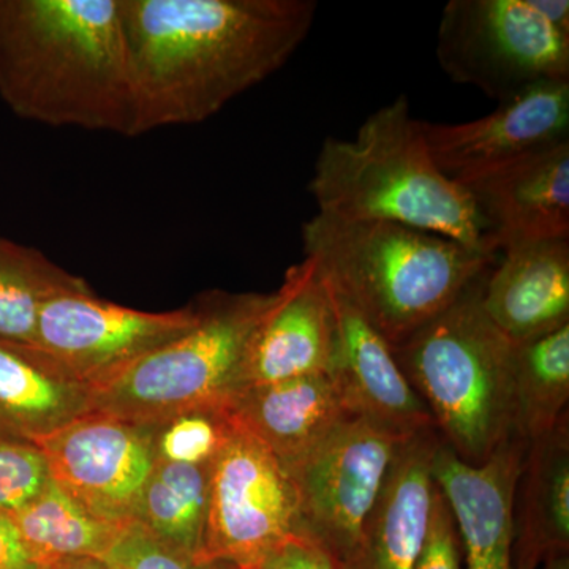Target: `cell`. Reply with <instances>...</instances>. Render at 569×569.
I'll return each instance as SVG.
<instances>
[{
  "label": "cell",
  "instance_id": "6da1fadb",
  "mask_svg": "<svg viewBox=\"0 0 569 569\" xmlns=\"http://www.w3.org/2000/svg\"><path fill=\"white\" fill-rule=\"evenodd\" d=\"M313 0H121L130 137L208 121L301 47Z\"/></svg>",
  "mask_w": 569,
  "mask_h": 569
},
{
  "label": "cell",
  "instance_id": "7a4b0ae2",
  "mask_svg": "<svg viewBox=\"0 0 569 569\" xmlns=\"http://www.w3.org/2000/svg\"><path fill=\"white\" fill-rule=\"evenodd\" d=\"M0 99L26 121L130 137L121 0H0Z\"/></svg>",
  "mask_w": 569,
  "mask_h": 569
},
{
  "label": "cell",
  "instance_id": "3957f363",
  "mask_svg": "<svg viewBox=\"0 0 569 569\" xmlns=\"http://www.w3.org/2000/svg\"><path fill=\"white\" fill-rule=\"evenodd\" d=\"M309 189L323 216L406 224L500 254L471 194L433 162L407 96L370 114L353 140L326 138Z\"/></svg>",
  "mask_w": 569,
  "mask_h": 569
},
{
  "label": "cell",
  "instance_id": "277c9868",
  "mask_svg": "<svg viewBox=\"0 0 569 569\" xmlns=\"http://www.w3.org/2000/svg\"><path fill=\"white\" fill-rule=\"evenodd\" d=\"M313 258L389 346L443 312L498 254L388 222H348L317 213L302 224Z\"/></svg>",
  "mask_w": 569,
  "mask_h": 569
},
{
  "label": "cell",
  "instance_id": "5b68a950",
  "mask_svg": "<svg viewBox=\"0 0 569 569\" xmlns=\"http://www.w3.org/2000/svg\"><path fill=\"white\" fill-rule=\"evenodd\" d=\"M488 271L443 312L391 347L438 437L468 463L485 462L515 436V343L482 307Z\"/></svg>",
  "mask_w": 569,
  "mask_h": 569
},
{
  "label": "cell",
  "instance_id": "8992f818",
  "mask_svg": "<svg viewBox=\"0 0 569 569\" xmlns=\"http://www.w3.org/2000/svg\"><path fill=\"white\" fill-rule=\"evenodd\" d=\"M272 293L198 296V320L110 380L92 388V411L156 427L197 408L227 407L241 389L247 348Z\"/></svg>",
  "mask_w": 569,
  "mask_h": 569
},
{
  "label": "cell",
  "instance_id": "52a82bcc",
  "mask_svg": "<svg viewBox=\"0 0 569 569\" xmlns=\"http://www.w3.org/2000/svg\"><path fill=\"white\" fill-rule=\"evenodd\" d=\"M437 59L459 84L498 103L546 81H569V37L530 0H451L437 33Z\"/></svg>",
  "mask_w": 569,
  "mask_h": 569
},
{
  "label": "cell",
  "instance_id": "ba28073f",
  "mask_svg": "<svg viewBox=\"0 0 569 569\" xmlns=\"http://www.w3.org/2000/svg\"><path fill=\"white\" fill-rule=\"evenodd\" d=\"M296 537H301V516L293 477L263 443L234 425L212 463L198 561L261 569Z\"/></svg>",
  "mask_w": 569,
  "mask_h": 569
},
{
  "label": "cell",
  "instance_id": "9c48e42d",
  "mask_svg": "<svg viewBox=\"0 0 569 569\" xmlns=\"http://www.w3.org/2000/svg\"><path fill=\"white\" fill-rule=\"evenodd\" d=\"M403 438L350 417L295 471L301 537L339 569L351 556Z\"/></svg>",
  "mask_w": 569,
  "mask_h": 569
},
{
  "label": "cell",
  "instance_id": "30bf717a",
  "mask_svg": "<svg viewBox=\"0 0 569 569\" xmlns=\"http://www.w3.org/2000/svg\"><path fill=\"white\" fill-rule=\"evenodd\" d=\"M193 301L170 312H142L91 293L51 299L37 318L33 350L93 388L197 323Z\"/></svg>",
  "mask_w": 569,
  "mask_h": 569
},
{
  "label": "cell",
  "instance_id": "8fae6325",
  "mask_svg": "<svg viewBox=\"0 0 569 569\" xmlns=\"http://www.w3.org/2000/svg\"><path fill=\"white\" fill-rule=\"evenodd\" d=\"M33 445L52 481L93 518L116 526L134 520L156 463L152 427L91 411Z\"/></svg>",
  "mask_w": 569,
  "mask_h": 569
},
{
  "label": "cell",
  "instance_id": "7c38bea8",
  "mask_svg": "<svg viewBox=\"0 0 569 569\" xmlns=\"http://www.w3.org/2000/svg\"><path fill=\"white\" fill-rule=\"evenodd\" d=\"M433 162L460 187L569 141V81H546L462 123L421 121Z\"/></svg>",
  "mask_w": 569,
  "mask_h": 569
},
{
  "label": "cell",
  "instance_id": "4fadbf2b",
  "mask_svg": "<svg viewBox=\"0 0 569 569\" xmlns=\"http://www.w3.org/2000/svg\"><path fill=\"white\" fill-rule=\"evenodd\" d=\"M337 348L339 325L331 287L317 261L306 257L284 272L254 329L241 388L331 373Z\"/></svg>",
  "mask_w": 569,
  "mask_h": 569
},
{
  "label": "cell",
  "instance_id": "5bb4252c",
  "mask_svg": "<svg viewBox=\"0 0 569 569\" xmlns=\"http://www.w3.org/2000/svg\"><path fill=\"white\" fill-rule=\"evenodd\" d=\"M529 445L512 436L485 462L468 463L440 441L432 479L447 498L466 569H516V496Z\"/></svg>",
  "mask_w": 569,
  "mask_h": 569
},
{
  "label": "cell",
  "instance_id": "9a60e30c",
  "mask_svg": "<svg viewBox=\"0 0 569 569\" xmlns=\"http://www.w3.org/2000/svg\"><path fill=\"white\" fill-rule=\"evenodd\" d=\"M329 287L339 325V348L329 376L348 413L402 438L436 429L421 397L397 365L391 346L335 284L329 282Z\"/></svg>",
  "mask_w": 569,
  "mask_h": 569
},
{
  "label": "cell",
  "instance_id": "2e32d148",
  "mask_svg": "<svg viewBox=\"0 0 569 569\" xmlns=\"http://www.w3.org/2000/svg\"><path fill=\"white\" fill-rule=\"evenodd\" d=\"M500 253L523 242L569 239V141L466 187Z\"/></svg>",
  "mask_w": 569,
  "mask_h": 569
},
{
  "label": "cell",
  "instance_id": "e0dca14e",
  "mask_svg": "<svg viewBox=\"0 0 569 569\" xmlns=\"http://www.w3.org/2000/svg\"><path fill=\"white\" fill-rule=\"evenodd\" d=\"M440 441L436 429L400 441L361 539L339 569L417 567L436 488L432 459Z\"/></svg>",
  "mask_w": 569,
  "mask_h": 569
},
{
  "label": "cell",
  "instance_id": "ac0fdd59",
  "mask_svg": "<svg viewBox=\"0 0 569 569\" xmlns=\"http://www.w3.org/2000/svg\"><path fill=\"white\" fill-rule=\"evenodd\" d=\"M227 408L290 473L351 417L329 373L241 388Z\"/></svg>",
  "mask_w": 569,
  "mask_h": 569
},
{
  "label": "cell",
  "instance_id": "d6986e66",
  "mask_svg": "<svg viewBox=\"0 0 569 569\" xmlns=\"http://www.w3.org/2000/svg\"><path fill=\"white\" fill-rule=\"evenodd\" d=\"M500 253L481 291L492 323L512 343L569 325V239L523 242Z\"/></svg>",
  "mask_w": 569,
  "mask_h": 569
},
{
  "label": "cell",
  "instance_id": "ffe728a7",
  "mask_svg": "<svg viewBox=\"0 0 569 569\" xmlns=\"http://www.w3.org/2000/svg\"><path fill=\"white\" fill-rule=\"evenodd\" d=\"M92 411V388L32 347L0 340V438L36 443Z\"/></svg>",
  "mask_w": 569,
  "mask_h": 569
},
{
  "label": "cell",
  "instance_id": "44dd1931",
  "mask_svg": "<svg viewBox=\"0 0 569 569\" xmlns=\"http://www.w3.org/2000/svg\"><path fill=\"white\" fill-rule=\"evenodd\" d=\"M519 485L515 567L537 569L552 553L569 552L568 415L556 429L530 441Z\"/></svg>",
  "mask_w": 569,
  "mask_h": 569
},
{
  "label": "cell",
  "instance_id": "7402d4cb",
  "mask_svg": "<svg viewBox=\"0 0 569 569\" xmlns=\"http://www.w3.org/2000/svg\"><path fill=\"white\" fill-rule=\"evenodd\" d=\"M212 466L157 460L142 486L134 522L162 545L200 560Z\"/></svg>",
  "mask_w": 569,
  "mask_h": 569
},
{
  "label": "cell",
  "instance_id": "603a6c76",
  "mask_svg": "<svg viewBox=\"0 0 569 569\" xmlns=\"http://www.w3.org/2000/svg\"><path fill=\"white\" fill-rule=\"evenodd\" d=\"M9 516L40 568L80 557L100 559L127 526L93 518L52 479L31 503Z\"/></svg>",
  "mask_w": 569,
  "mask_h": 569
},
{
  "label": "cell",
  "instance_id": "cb8c5ba5",
  "mask_svg": "<svg viewBox=\"0 0 569 569\" xmlns=\"http://www.w3.org/2000/svg\"><path fill=\"white\" fill-rule=\"evenodd\" d=\"M515 433L527 445L567 417L569 325L515 343Z\"/></svg>",
  "mask_w": 569,
  "mask_h": 569
},
{
  "label": "cell",
  "instance_id": "d4e9b609",
  "mask_svg": "<svg viewBox=\"0 0 569 569\" xmlns=\"http://www.w3.org/2000/svg\"><path fill=\"white\" fill-rule=\"evenodd\" d=\"M91 284L71 274L33 247L0 238V340L32 347L37 318L51 299L91 293Z\"/></svg>",
  "mask_w": 569,
  "mask_h": 569
},
{
  "label": "cell",
  "instance_id": "484cf974",
  "mask_svg": "<svg viewBox=\"0 0 569 569\" xmlns=\"http://www.w3.org/2000/svg\"><path fill=\"white\" fill-rule=\"evenodd\" d=\"M156 459L212 466L234 430L227 407L197 408L152 427Z\"/></svg>",
  "mask_w": 569,
  "mask_h": 569
},
{
  "label": "cell",
  "instance_id": "4316f807",
  "mask_svg": "<svg viewBox=\"0 0 569 569\" xmlns=\"http://www.w3.org/2000/svg\"><path fill=\"white\" fill-rule=\"evenodd\" d=\"M50 479L47 459L37 445L0 438V512L20 511Z\"/></svg>",
  "mask_w": 569,
  "mask_h": 569
},
{
  "label": "cell",
  "instance_id": "83f0119b",
  "mask_svg": "<svg viewBox=\"0 0 569 569\" xmlns=\"http://www.w3.org/2000/svg\"><path fill=\"white\" fill-rule=\"evenodd\" d=\"M100 560L111 569H233L189 559L162 545L134 520L123 527Z\"/></svg>",
  "mask_w": 569,
  "mask_h": 569
},
{
  "label": "cell",
  "instance_id": "f1b7e54d",
  "mask_svg": "<svg viewBox=\"0 0 569 569\" xmlns=\"http://www.w3.org/2000/svg\"><path fill=\"white\" fill-rule=\"evenodd\" d=\"M415 569H462V549L455 516L437 486L430 501L425 545Z\"/></svg>",
  "mask_w": 569,
  "mask_h": 569
},
{
  "label": "cell",
  "instance_id": "f546056e",
  "mask_svg": "<svg viewBox=\"0 0 569 569\" xmlns=\"http://www.w3.org/2000/svg\"><path fill=\"white\" fill-rule=\"evenodd\" d=\"M0 569H40L6 512H0Z\"/></svg>",
  "mask_w": 569,
  "mask_h": 569
},
{
  "label": "cell",
  "instance_id": "4dcf8cb0",
  "mask_svg": "<svg viewBox=\"0 0 569 569\" xmlns=\"http://www.w3.org/2000/svg\"><path fill=\"white\" fill-rule=\"evenodd\" d=\"M530 3L546 21L569 37L568 0H530Z\"/></svg>",
  "mask_w": 569,
  "mask_h": 569
},
{
  "label": "cell",
  "instance_id": "1f68e13d",
  "mask_svg": "<svg viewBox=\"0 0 569 569\" xmlns=\"http://www.w3.org/2000/svg\"><path fill=\"white\" fill-rule=\"evenodd\" d=\"M40 569H111L104 561L93 557H80V559H66L44 565Z\"/></svg>",
  "mask_w": 569,
  "mask_h": 569
},
{
  "label": "cell",
  "instance_id": "d6a6232c",
  "mask_svg": "<svg viewBox=\"0 0 569 569\" xmlns=\"http://www.w3.org/2000/svg\"><path fill=\"white\" fill-rule=\"evenodd\" d=\"M545 569H569V552H557L545 560Z\"/></svg>",
  "mask_w": 569,
  "mask_h": 569
},
{
  "label": "cell",
  "instance_id": "836d02e7",
  "mask_svg": "<svg viewBox=\"0 0 569 569\" xmlns=\"http://www.w3.org/2000/svg\"><path fill=\"white\" fill-rule=\"evenodd\" d=\"M261 569H264V568H261Z\"/></svg>",
  "mask_w": 569,
  "mask_h": 569
}]
</instances>
